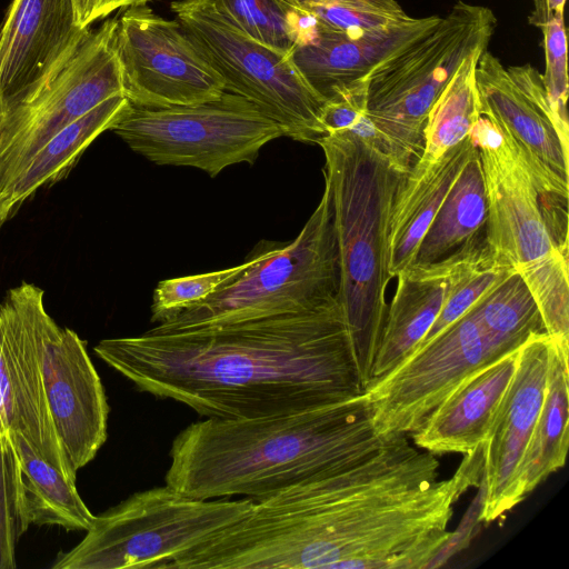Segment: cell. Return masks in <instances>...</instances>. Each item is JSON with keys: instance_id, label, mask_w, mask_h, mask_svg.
<instances>
[{"instance_id": "4", "label": "cell", "mask_w": 569, "mask_h": 569, "mask_svg": "<svg viewBox=\"0 0 569 569\" xmlns=\"http://www.w3.org/2000/svg\"><path fill=\"white\" fill-rule=\"evenodd\" d=\"M318 144L325 154V186L338 250L337 299L365 390L388 310L390 216L405 173L393 168L378 146L351 132L328 133Z\"/></svg>"}, {"instance_id": "17", "label": "cell", "mask_w": 569, "mask_h": 569, "mask_svg": "<svg viewBox=\"0 0 569 569\" xmlns=\"http://www.w3.org/2000/svg\"><path fill=\"white\" fill-rule=\"evenodd\" d=\"M551 337L533 333L519 347L512 379L482 442V522L501 518L521 502L519 470L539 416L550 365Z\"/></svg>"}, {"instance_id": "2", "label": "cell", "mask_w": 569, "mask_h": 569, "mask_svg": "<svg viewBox=\"0 0 569 569\" xmlns=\"http://www.w3.org/2000/svg\"><path fill=\"white\" fill-rule=\"evenodd\" d=\"M140 391L213 419L289 413L363 392L338 299L312 310L101 340Z\"/></svg>"}, {"instance_id": "37", "label": "cell", "mask_w": 569, "mask_h": 569, "mask_svg": "<svg viewBox=\"0 0 569 569\" xmlns=\"http://www.w3.org/2000/svg\"><path fill=\"white\" fill-rule=\"evenodd\" d=\"M566 0H533L529 22L540 28L549 18L563 16Z\"/></svg>"}, {"instance_id": "10", "label": "cell", "mask_w": 569, "mask_h": 569, "mask_svg": "<svg viewBox=\"0 0 569 569\" xmlns=\"http://www.w3.org/2000/svg\"><path fill=\"white\" fill-rule=\"evenodd\" d=\"M111 130L156 164L193 167L210 177L232 164H253L262 147L284 137L257 106L229 91L192 106L130 104Z\"/></svg>"}, {"instance_id": "15", "label": "cell", "mask_w": 569, "mask_h": 569, "mask_svg": "<svg viewBox=\"0 0 569 569\" xmlns=\"http://www.w3.org/2000/svg\"><path fill=\"white\" fill-rule=\"evenodd\" d=\"M43 290L22 282L0 302V430L21 435L50 465L76 482L48 408L40 341Z\"/></svg>"}, {"instance_id": "25", "label": "cell", "mask_w": 569, "mask_h": 569, "mask_svg": "<svg viewBox=\"0 0 569 569\" xmlns=\"http://www.w3.org/2000/svg\"><path fill=\"white\" fill-rule=\"evenodd\" d=\"M486 220L485 178L476 146L430 223L413 263L449 258L485 233Z\"/></svg>"}, {"instance_id": "20", "label": "cell", "mask_w": 569, "mask_h": 569, "mask_svg": "<svg viewBox=\"0 0 569 569\" xmlns=\"http://www.w3.org/2000/svg\"><path fill=\"white\" fill-rule=\"evenodd\" d=\"M439 16L410 18L389 29L346 34L319 23L307 42L292 47L291 59L303 79L326 100L365 77L377 63L436 27Z\"/></svg>"}, {"instance_id": "13", "label": "cell", "mask_w": 569, "mask_h": 569, "mask_svg": "<svg viewBox=\"0 0 569 569\" xmlns=\"http://www.w3.org/2000/svg\"><path fill=\"white\" fill-rule=\"evenodd\" d=\"M118 17L116 48L123 96L138 108L192 106L218 99L226 84L177 19L148 4Z\"/></svg>"}, {"instance_id": "36", "label": "cell", "mask_w": 569, "mask_h": 569, "mask_svg": "<svg viewBox=\"0 0 569 569\" xmlns=\"http://www.w3.org/2000/svg\"><path fill=\"white\" fill-rule=\"evenodd\" d=\"M154 0H72L76 19L82 28L107 18L116 10H124L136 6H147Z\"/></svg>"}, {"instance_id": "31", "label": "cell", "mask_w": 569, "mask_h": 569, "mask_svg": "<svg viewBox=\"0 0 569 569\" xmlns=\"http://www.w3.org/2000/svg\"><path fill=\"white\" fill-rule=\"evenodd\" d=\"M256 258L257 254L250 260L228 269L160 281L153 291L151 321L158 323L167 321L201 303L251 266Z\"/></svg>"}, {"instance_id": "26", "label": "cell", "mask_w": 569, "mask_h": 569, "mask_svg": "<svg viewBox=\"0 0 569 569\" xmlns=\"http://www.w3.org/2000/svg\"><path fill=\"white\" fill-rule=\"evenodd\" d=\"M10 438L19 458L28 522L87 531L96 516L80 498L74 481L38 455L21 435Z\"/></svg>"}, {"instance_id": "7", "label": "cell", "mask_w": 569, "mask_h": 569, "mask_svg": "<svg viewBox=\"0 0 569 569\" xmlns=\"http://www.w3.org/2000/svg\"><path fill=\"white\" fill-rule=\"evenodd\" d=\"M339 263L328 188L298 236L254 262L199 305L158 323L178 331L299 313L337 299Z\"/></svg>"}, {"instance_id": "3", "label": "cell", "mask_w": 569, "mask_h": 569, "mask_svg": "<svg viewBox=\"0 0 569 569\" xmlns=\"http://www.w3.org/2000/svg\"><path fill=\"white\" fill-rule=\"evenodd\" d=\"M389 438L377 435L363 392L276 416L206 418L177 435L164 479L199 499L256 501L358 462Z\"/></svg>"}, {"instance_id": "30", "label": "cell", "mask_w": 569, "mask_h": 569, "mask_svg": "<svg viewBox=\"0 0 569 569\" xmlns=\"http://www.w3.org/2000/svg\"><path fill=\"white\" fill-rule=\"evenodd\" d=\"M302 9L323 28L351 36L386 30L411 18L396 0H340Z\"/></svg>"}, {"instance_id": "29", "label": "cell", "mask_w": 569, "mask_h": 569, "mask_svg": "<svg viewBox=\"0 0 569 569\" xmlns=\"http://www.w3.org/2000/svg\"><path fill=\"white\" fill-rule=\"evenodd\" d=\"M29 526L18 453L10 436L0 430V569L16 568V546Z\"/></svg>"}, {"instance_id": "9", "label": "cell", "mask_w": 569, "mask_h": 569, "mask_svg": "<svg viewBox=\"0 0 569 569\" xmlns=\"http://www.w3.org/2000/svg\"><path fill=\"white\" fill-rule=\"evenodd\" d=\"M170 9L226 91L241 96L276 121L283 136L319 143L326 132L320 116L326 99L300 74L290 52L269 48L244 33L218 0H174Z\"/></svg>"}, {"instance_id": "23", "label": "cell", "mask_w": 569, "mask_h": 569, "mask_svg": "<svg viewBox=\"0 0 569 569\" xmlns=\"http://www.w3.org/2000/svg\"><path fill=\"white\" fill-rule=\"evenodd\" d=\"M129 106L123 94L104 100L34 153L0 192V228L40 187L62 179L91 142L111 130Z\"/></svg>"}, {"instance_id": "35", "label": "cell", "mask_w": 569, "mask_h": 569, "mask_svg": "<svg viewBox=\"0 0 569 569\" xmlns=\"http://www.w3.org/2000/svg\"><path fill=\"white\" fill-rule=\"evenodd\" d=\"M478 491L462 520L453 532L428 561L425 569H433L443 566L453 555L467 548L475 535V531L482 522V509L485 503V483L480 481Z\"/></svg>"}, {"instance_id": "22", "label": "cell", "mask_w": 569, "mask_h": 569, "mask_svg": "<svg viewBox=\"0 0 569 569\" xmlns=\"http://www.w3.org/2000/svg\"><path fill=\"white\" fill-rule=\"evenodd\" d=\"M453 260L452 254L435 263H412L397 276L370 382L400 363L429 331L445 303Z\"/></svg>"}, {"instance_id": "1", "label": "cell", "mask_w": 569, "mask_h": 569, "mask_svg": "<svg viewBox=\"0 0 569 569\" xmlns=\"http://www.w3.org/2000/svg\"><path fill=\"white\" fill-rule=\"evenodd\" d=\"M436 455L389 438L369 457L256 500L210 543L221 569H425L453 506L482 478V446L438 480Z\"/></svg>"}, {"instance_id": "27", "label": "cell", "mask_w": 569, "mask_h": 569, "mask_svg": "<svg viewBox=\"0 0 569 569\" xmlns=\"http://www.w3.org/2000/svg\"><path fill=\"white\" fill-rule=\"evenodd\" d=\"M485 50H476L461 61L432 104L423 129V150L417 162L428 163L439 159L461 142L479 119L480 101L475 70Z\"/></svg>"}, {"instance_id": "34", "label": "cell", "mask_w": 569, "mask_h": 569, "mask_svg": "<svg viewBox=\"0 0 569 569\" xmlns=\"http://www.w3.org/2000/svg\"><path fill=\"white\" fill-rule=\"evenodd\" d=\"M546 69L543 83L552 109L562 124L568 127V68L567 37L563 16L549 18L541 27Z\"/></svg>"}, {"instance_id": "33", "label": "cell", "mask_w": 569, "mask_h": 569, "mask_svg": "<svg viewBox=\"0 0 569 569\" xmlns=\"http://www.w3.org/2000/svg\"><path fill=\"white\" fill-rule=\"evenodd\" d=\"M320 122L326 134L348 131L381 149L379 134L367 112V82L363 77L327 98Z\"/></svg>"}, {"instance_id": "24", "label": "cell", "mask_w": 569, "mask_h": 569, "mask_svg": "<svg viewBox=\"0 0 569 569\" xmlns=\"http://www.w3.org/2000/svg\"><path fill=\"white\" fill-rule=\"evenodd\" d=\"M569 342L551 337L543 402L519 470L521 501L565 466L568 452Z\"/></svg>"}, {"instance_id": "5", "label": "cell", "mask_w": 569, "mask_h": 569, "mask_svg": "<svg viewBox=\"0 0 569 569\" xmlns=\"http://www.w3.org/2000/svg\"><path fill=\"white\" fill-rule=\"evenodd\" d=\"M469 134L485 178L488 250L523 279L546 332L569 342L568 256L550 234L526 161L513 139L483 114Z\"/></svg>"}, {"instance_id": "28", "label": "cell", "mask_w": 569, "mask_h": 569, "mask_svg": "<svg viewBox=\"0 0 569 569\" xmlns=\"http://www.w3.org/2000/svg\"><path fill=\"white\" fill-rule=\"evenodd\" d=\"M471 310L499 356L519 348L531 335L546 332L538 306L517 272L495 286Z\"/></svg>"}, {"instance_id": "16", "label": "cell", "mask_w": 569, "mask_h": 569, "mask_svg": "<svg viewBox=\"0 0 569 569\" xmlns=\"http://www.w3.org/2000/svg\"><path fill=\"white\" fill-rule=\"evenodd\" d=\"M41 368L48 408L63 457L73 475L107 439L109 406L84 342L40 315Z\"/></svg>"}, {"instance_id": "12", "label": "cell", "mask_w": 569, "mask_h": 569, "mask_svg": "<svg viewBox=\"0 0 569 569\" xmlns=\"http://www.w3.org/2000/svg\"><path fill=\"white\" fill-rule=\"evenodd\" d=\"M118 17L91 30L68 64L36 96L0 112V192L66 127L123 94Z\"/></svg>"}, {"instance_id": "19", "label": "cell", "mask_w": 569, "mask_h": 569, "mask_svg": "<svg viewBox=\"0 0 569 569\" xmlns=\"http://www.w3.org/2000/svg\"><path fill=\"white\" fill-rule=\"evenodd\" d=\"M518 349L469 373L409 435L413 445L435 455H465L481 446L512 379Z\"/></svg>"}, {"instance_id": "21", "label": "cell", "mask_w": 569, "mask_h": 569, "mask_svg": "<svg viewBox=\"0 0 569 569\" xmlns=\"http://www.w3.org/2000/svg\"><path fill=\"white\" fill-rule=\"evenodd\" d=\"M475 148L468 134L436 161L416 162L400 178L388 237L390 279L413 263L430 223Z\"/></svg>"}, {"instance_id": "11", "label": "cell", "mask_w": 569, "mask_h": 569, "mask_svg": "<svg viewBox=\"0 0 569 569\" xmlns=\"http://www.w3.org/2000/svg\"><path fill=\"white\" fill-rule=\"evenodd\" d=\"M480 114L516 142L548 226L568 223L569 127L555 113L542 73L531 63L505 67L487 49L475 70Z\"/></svg>"}, {"instance_id": "38", "label": "cell", "mask_w": 569, "mask_h": 569, "mask_svg": "<svg viewBox=\"0 0 569 569\" xmlns=\"http://www.w3.org/2000/svg\"><path fill=\"white\" fill-rule=\"evenodd\" d=\"M280 1H282L283 3H286L290 7L302 9V8L311 6V4H325V3L336 2V1H340V0H280Z\"/></svg>"}, {"instance_id": "8", "label": "cell", "mask_w": 569, "mask_h": 569, "mask_svg": "<svg viewBox=\"0 0 569 569\" xmlns=\"http://www.w3.org/2000/svg\"><path fill=\"white\" fill-rule=\"evenodd\" d=\"M248 498L199 499L169 486L139 491L96 516L54 569L170 568L181 556L240 521Z\"/></svg>"}, {"instance_id": "18", "label": "cell", "mask_w": 569, "mask_h": 569, "mask_svg": "<svg viewBox=\"0 0 569 569\" xmlns=\"http://www.w3.org/2000/svg\"><path fill=\"white\" fill-rule=\"evenodd\" d=\"M90 31L72 0H12L0 26V112L42 90Z\"/></svg>"}, {"instance_id": "14", "label": "cell", "mask_w": 569, "mask_h": 569, "mask_svg": "<svg viewBox=\"0 0 569 569\" xmlns=\"http://www.w3.org/2000/svg\"><path fill=\"white\" fill-rule=\"evenodd\" d=\"M498 357L470 309L366 387L377 435L409 436L469 373Z\"/></svg>"}, {"instance_id": "32", "label": "cell", "mask_w": 569, "mask_h": 569, "mask_svg": "<svg viewBox=\"0 0 569 569\" xmlns=\"http://www.w3.org/2000/svg\"><path fill=\"white\" fill-rule=\"evenodd\" d=\"M228 18L253 40L280 52L293 47L289 6L280 0H218Z\"/></svg>"}, {"instance_id": "6", "label": "cell", "mask_w": 569, "mask_h": 569, "mask_svg": "<svg viewBox=\"0 0 569 569\" xmlns=\"http://www.w3.org/2000/svg\"><path fill=\"white\" fill-rule=\"evenodd\" d=\"M496 26L491 9L457 1L436 27L363 77L368 117L396 170L406 173L420 158L432 104L461 61L487 49Z\"/></svg>"}]
</instances>
